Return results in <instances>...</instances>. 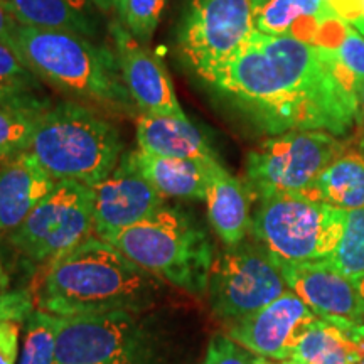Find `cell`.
Segmentation results:
<instances>
[{"instance_id":"1","label":"cell","mask_w":364,"mask_h":364,"mask_svg":"<svg viewBox=\"0 0 364 364\" xmlns=\"http://www.w3.org/2000/svg\"><path fill=\"white\" fill-rule=\"evenodd\" d=\"M206 85L268 135L322 130L346 135L358 122L361 83L332 49L255 29Z\"/></svg>"},{"instance_id":"2","label":"cell","mask_w":364,"mask_h":364,"mask_svg":"<svg viewBox=\"0 0 364 364\" xmlns=\"http://www.w3.org/2000/svg\"><path fill=\"white\" fill-rule=\"evenodd\" d=\"M31 292L36 311L59 317L142 314L157 302L161 279L93 235L46 265Z\"/></svg>"},{"instance_id":"3","label":"cell","mask_w":364,"mask_h":364,"mask_svg":"<svg viewBox=\"0 0 364 364\" xmlns=\"http://www.w3.org/2000/svg\"><path fill=\"white\" fill-rule=\"evenodd\" d=\"M14 49L39 80L68 97L115 113H134L136 105L122 78L117 53L107 44L66 31L21 26Z\"/></svg>"},{"instance_id":"4","label":"cell","mask_w":364,"mask_h":364,"mask_svg":"<svg viewBox=\"0 0 364 364\" xmlns=\"http://www.w3.org/2000/svg\"><path fill=\"white\" fill-rule=\"evenodd\" d=\"M118 130L97 110L71 102L39 113L31 152L56 181L95 186L110 176L122 159Z\"/></svg>"},{"instance_id":"5","label":"cell","mask_w":364,"mask_h":364,"mask_svg":"<svg viewBox=\"0 0 364 364\" xmlns=\"http://www.w3.org/2000/svg\"><path fill=\"white\" fill-rule=\"evenodd\" d=\"M108 243L182 292L206 295L215 248L204 230L181 209L162 206Z\"/></svg>"},{"instance_id":"6","label":"cell","mask_w":364,"mask_h":364,"mask_svg":"<svg viewBox=\"0 0 364 364\" xmlns=\"http://www.w3.org/2000/svg\"><path fill=\"white\" fill-rule=\"evenodd\" d=\"M348 211L302 193L258 199L252 220L257 241L275 263L327 260L344 233Z\"/></svg>"},{"instance_id":"7","label":"cell","mask_w":364,"mask_h":364,"mask_svg":"<svg viewBox=\"0 0 364 364\" xmlns=\"http://www.w3.org/2000/svg\"><path fill=\"white\" fill-rule=\"evenodd\" d=\"M344 152L346 144L329 132L272 135L247 156L245 184L257 199L304 193Z\"/></svg>"},{"instance_id":"8","label":"cell","mask_w":364,"mask_h":364,"mask_svg":"<svg viewBox=\"0 0 364 364\" xmlns=\"http://www.w3.org/2000/svg\"><path fill=\"white\" fill-rule=\"evenodd\" d=\"M95 235L93 193L76 181H58L51 193L9 235V241L34 265H49Z\"/></svg>"},{"instance_id":"9","label":"cell","mask_w":364,"mask_h":364,"mask_svg":"<svg viewBox=\"0 0 364 364\" xmlns=\"http://www.w3.org/2000/svg\"><path fill=\"white\" fill-rule=\"evenodd\" d=\"M253 31L250 0H189L177 29L179 54L206 83L243 48Z\"/></svg>"},{"instance_id":"10","label":"cell","mask_w":364,"mask_h":364,"mask_svg":"<svg viewBox=\"0 0 364 364\" xmlns=\"http://www.w3.org/2000/svg\"><path fill=\"white\" fill-rule=\"evenodd\" d=\"M287 289L270 255L257 241H243L215 255L206 294L215 316L231 324L268 306Z\"/></svg>"},{"instance_id":"11","label":"cell","mask_w":364,"mask_h":364,"mask_svg":"<svg viewBox=\"0 0 364 364\" xmlns=\"http://www.w3.org/2000/svg\"><path fill=\"white\" fill-rule=\"evenodd\" d=\"M152 354L139 314L59 317L54 364H113Z\"/></svg>"},{"instance_id":"12","label":"cell","mask_w":364,"mask_h":364,"mask_svg":"<svg viewBox=\"0 0 364 364\" xmlns=\"http://www.w3.org/2000/svg\"><path fill=\"white\" fill-rule=\"evenodd\" d=\"M317 317L297 294L287 289L260 311L231 322L226 336L255 356L289 359Z\"/></svg>"},{"instance_id":"13","label":"cell","mask_w":364,"mask_h":364,"mask_svg":"<svg viewBox=\"0 0 364 364\" xmlns=\"http://www.w3.org/2000/svg\"><path fill=\"white\" fill-rule=\"evenodd\" d=\"M95 235L105 241L161 209L164 196L145 179L132 157L124 154L110 176L91 186Z\"/></svg>"},{"instance_id":"14","label":"cell","mask_w":364,"mask_h":364,"mask_svg":"<svg viewBox=\"0 0 364 364\" xmlns=\"http://www.w3.org/2000/svg\"><path fill=\"white\" fill-rule=\"evenodd\" d=\"M112 34L124 83L142 113L179 115L186 113L177 100L174 85L164 63L120 22H113Z\"/></svg>"},{"instance_id":"15","label":"cell","mask_w":364,"mask_h":364,"mask_svg":"<svg viewBox=\"0 0 364 364\" xmlns=\"http://www.w3.org/2000/svg\"><path fill=\"white\" fill-rule=\"evenodd\" d=\"M285 284L318 316H334L364 322L361 300L353 280L329 260L277 263Z\"/></svg>"},{"instance_id":"16","label":"cell","mask_w":364,"mask_h":364,"mask_svg":"<svg viewBox=\"0 0 364 364\" xmlns=\"http://www.w3.org/2000/svg\"><path fill=\"white\" fill-rule=\"evenodd\" d=\"M339 16L327 0H267L253 11L255 29L270 36H292L314 46H326Z\"/></svg>"},{"instance_id":"17","label":"cell","mask_w":364,"mask_h":364,"mask_svg":"<svg viewBox=\"0 0 364 364\" xmlns=\"http://www.w3.org/2000/svg\"><path fill=\"white\" fill-rule=\"evenodd\" d=\"M56 182L31 150L9 159L0 167V235H11Z\"/></svg>"},{"instance_id":"18","label":"cell","mask_w":364,"mask_h":364,"mask_svg":"<svg viewBox=\"0 0 364 364\" xmlns=\"http://www.w3.org/2000/svg\"><path fill=\"white\" fill-rule=\"evenodd\" d=\"M208 218L213 230L226 247H236L243 243L252 231V201L245 181L231 176L221 162L211 167L206 189Z\"/></svg>"},{"instance_id":"19","label":"cell","mask_w":364,"mask_h":364,"mask_svg":"<svg viewBox=\"0 0 364 364\" xmlns=\"http://www.w3.org/2000/svg\"><path fill=\"white\" fill-rule=\"evenodd\" d=\"M136 144L140 150L156 156L204 164L220 162L206 136L186 115L142 113L136 120Z\"/></svg>"},{"instance_id":"20","label":"cell","mask_w":364,"mask_h":364,"mask_svg":"<svg viewBox=\"0 0 364 364\" xmlns=\"http://www.w3.org/2000/svg\"><path fill=\"white\" fill-rule=\"evenodd\" d=\"M292 358L306 364H358L364 358V322L318 316Z\"/></svg>"},{"instance_id":"21","label":"cell","mask_w":364,"mask_h":364,"mask_svg":"<svg viewBox=\"0 0 364 364\" xmlns=\"http://www.w3.org/2000/svg\"><path fill=\"white\" fill-rule=\"evenodd\" d=\"M21 26L66 31L97 39L102 17L93 0H6Z\"/></svg>"},{"instance_id":"22","label":"cell","mask_w":364,"mask_h":364,"mask_svg":"<svg viewBox=\"0 0 364 364\" xmlns=\"http://www.w3.org/2000/svg\"><path fill=\"white\" fill-rule=\"evenodd\" d=\"M132 157L145 179L161 193L164 198L176 199H206V189L211 167L189 159L162 157L156 154L134 150Z\"/></svg>"},{"instance_id":"23","label":"cell","mask_w":364,"mask_h":364,"mask_svg":"<svg viewBox=\"0 0 364 364\" xmlns=\"http://www.w3.org/2000/svg\"><path fill=\"white\" fill-rule=\"evenodd\" d=\"M302 194L344 211L364 208V154L346 150Z\"/></svg>"},{"instance_id":"24","label":"cell","mask_w":364,"mask_h":364,"mask_svg":"<svg viewBox=\"0 0 364 364\" xmlns=\"http://www.w3.org/2000/svg\"><path fill=\"white\" fill-rule=\"evenodd\" d=\"M44 108L0 107V159H14L31 150L39 113Z\"/></svg>"},{"instance_id":"25","label":"cell","mask_w":364,"mask_h":364,"mask_svg":"<svg viewBox=\"0 0 364 364\" xmlns=\"http://www.w3.org/2000/svg\"><path fill=\"white\" fill-rule=\"evenodd\" d=\"M58 316L34 311L26 318V336L17 364L56 363Z\"/></svg>"},{"instance_id":"26","label":"cell","mask_w":364,"mask_h":364,"mask_svg":"<svg viewBox=\"0 0 364 364\" xmlns=\"http://www.w3.org/2000/svg\"><path fill=\"white\" fill-rule=\"evenodd\" d=\"M343 275L354 279L364 273V208L348 211L338 248L327 258Z\"/></svg>"},{"instance_id":"27","label":"cell","mask_w":364,"mask_h":364,"mask_svg":"<svg viewBox=\"0 0 364 364\" xmlns=\"http://www.w3.org/2000/svg\"><path fill=\"white\" fill-rule=\"evenodd\" d=\"M167 0H122L118 6V22L136 41L147 44L161 22Z\"/></svg>"},{"instance_id":"28","label":"cell","mask_w":364,"mask_h":364,"mask_svg":"<svg viewBox=\"0 0 364 364\" xmlns=\"http://www.w3.org/2000/svg\"><path fill=\"white\" fill-rule=\"evenodd\" d=\"M0 83L27 93H34L39 88V78L26 65L21 54L11 46L2 43H0Z\"/></svg>"},{"instance_id":"29","label":"cell","mask_w":364,"mask_h":364,"mask_svg":"<svg viewBox=\"0 0 364 364\" xmlns=\"http://www.w3.org/2000/svg\"><path fill=\"white\" fill-rule=\"evenodd\" d=\"M255 354L241 348L230 336L218 334L208 346L203 364H255Z\"/></svg>"},{"instance_id":"30","label":"cell","mask_w":364,"mask_h":364,"mask_svg":"<svg viewBox=\"0 0 364 364\" xmlns=\"http://www.w3.org/2000/svg\"><path fill=\"white\" fill-rule=\"evenodd\" d=\"M341 61L344 63V66L353 73L354 78L363 85L364 81V36L359 33L358 29H354L353 26H349V29L346 31L343 41L336 49Z\"/></svg>"},{"instance_id":"31","label":"cell","mask_w":364,"mask_h":364,"mask_svg":"<svg viewBox=\"0 0 364 364\" xmlns=\"http://www.w3.org/2000/svg\"><path fill=\"white\" fill-rule=\"evenodd\" d=\"M36 311L33 292L27 289L0 292V322L26 321Z\"/></svg>"},{"instance_id":"32","label":"cell","mask_w":364,"mask_h":364,"mask_svg":"<svg viewBox=\"0 0 364 364\" xmlns=\"http://www.w3.org/2000/svg\"><path fill=\"white\" fill-rule=\"evenodd\" d=\"M21 322H0V364H17L19 359Z\"/></svg>"},{"instance_id":"33","label":"cell","mask_w":364,"mask_h":364,"mask_svg":"<svg viewBox=\"0 0 364 364\" xmlns=\"http://www.w3.org/2000/svg\"><path fill=\"white\" fill-rule=\"evenodd\" d=\"M0 107H26V108H46V105L33 97V93L21 91L12 86L0 83Z\"/></svg>"},{"instance_id":"34","label":"cell","mask_w":364,"mask_h":364,"mask_svg":"<svg viewBox=\"0 0 364 364\" xmlns=\"http://www.w3.org/2000/svg\"><path fill=\"white\" fill-rule=\"evenodd\" d=\"M329 7L348 24L364 19V0H327Z\"/></svg>"},{"instance_id":"35","label":"cell","mask_w":364,"mask_h":364,"mask_svg":"<svg viewBox=\"0 0 364 364\" xmlns=\"http://www.w3.org/2000/svg\"><path fill=\"white\" fill-rule=\"evenodd\" d=\"M21 24L17 22L14 14L9 9L6 0H0V43L11 46L14 49V44H16V34L17 29H19Z\"/></svg>"},{"instance_id":"36","label":"cell","mask_w":364,"mask_h":364,"mask_svg":"<svg viewBox=\"0 0 364 364\" xmlns=\"http://www.w3.org/2000/svg\"><path fill=\"white\" fill-rule=\"evenodd\" d=\"M122 0H93L95 6L98 7L100 12H117L118 11V6H120Z\"/></svg>"},{"instance_id":"37","label":"cell","mask_w":364,"mask_h":364,"mask_svg":"<svg viewBox=\"0 0 364 364\" xmlns=\"http://www.w3.org/2000/svg\"><path fill=\"white\" fill-rule=\"evenodd\" d=\"M358 124L361 127L363 139H364V81L359 88V97H358Z\"/></svg>"},{"instance_id":"38","label":"cell","mask_w":364,"mask_h":364,"mask_svg":"<svg viewBox=\"0 0 364 364\" xmlns=\"http://www.w3.org/2000/svg\"><path fill=\"white\" fill-rule=\"evenodd\" d=\"M255 364H306L295 358H289V359H267L262 356L255 358Z\"/></svg>"},{"instance_id":"39","label":"cell","mask_w":364,"mask_h":364,"mask_svg":"<svg viewBox=\"0 0 364 364\" xmlns=\"http://www.w3.org/2000/svg\"><path fill=\"white\" fill-rule=\"evenodd\" d=\"M351 280H353L354 287H356V292H358V295H359V300H361L363 312H364V273H363V275L354 277V279H351Z\"/></svg>"},{"instance_id":"40","label":"cell","mask_w":364,"mask_h":364,"mask_svg":"<svg viewBox=\"0 0 364 364\" xmlns=\"http://www.w3.org/2000/svg\"><path fill=\"white\" fill-rule=\"evenodd\" d=\"M113 364H152V354H145V356L134 358V359H127V361L113 363Z\"/></svg>"},{"instance_id":"41","label":"cell","mask_w":364,"mask_h":364,"mask_svg":"<svg viewBox=\"0 0 364 364\" xmlns=\"http://www.w3.org/2000/svg\"><path fill=\"white\" fill-rule=\"evenodd\" d=\"M7 287H9V275L6 268L2 265V262H0V292H2V290H7Z\"/></svg>"},{"instance_id":"42","label":"cell","mask_w":364,"mask_h":364,"mask_svg":"<svg viewBox=\"0 0 364 364\" xmlns=\"http://www.w3.org/2000/svg\"><path fill=\"white\" fill-rule=\"evenodd\" d=\"M353 27H354V29H358L359 33H361V34L364 36V19H363V21H359V22H356V24H353Z\"/></svg>"},{"instance_id":"43","label":"cell","mask_w":364,"mask_h":364,"mask_svg":"<svg viewBox=\"0 0 364 364\" xmlns=\"http://www.w3.org/2000/svg\"><path fill=\"white\" fill-rule=\"evenodd\" d=\"M252 2V9L255 11V9H258L260 6H263V4L267 2V0H250Z\"/></svg>"},{"instance_id":"44","label":"cell","mask_w":364,"mask_h":364,"mask_svg":"<svg viewBox=\"0 0 364 364\" xmlns=\"http://www.w3.org/2000/svg\"><path fill=\"white\" fill-rule=\"evenodd\" d=\"M358 364H364V358H363V359H361V361H359Z\"/></svg>"}]
</instances>
